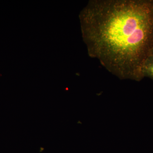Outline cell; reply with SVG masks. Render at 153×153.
<instances>
[{
  "label": "cell",
  "mask_w": 153,
  "mask_h": 153,
  "mask_svg": "<svg viewBox=\"0 0 153 153\" xmlns=\"http://www.w3.org/2000/svg\"><path fill=\"white\" fill-rule=\"evenodd\" d=\"M151 55H153V47L152 49V51H151Z\"/></svg>",
  "instance_id": "obj_3"
},
{
  "label": "cell",
  "mask_w": 153,
  "mask_h": 153,
  "mask_svg": "<svg viewBox=\"0 0 153 153\" xmlns=\"http://www.w3.org/2000/svg\"><path fill=\"white\" fill-rule=\"evenodd\" d=\"M89 56L137 80L153 47V0H91L81 15Z\"/></svg>",
  "instance_id": "obj_1"
},
{
  "label": "cell",
  "mask_w": 153,
  "mask_h": 153,
  "mask_svg": "<svg viewBox=\"0 0 153 153\" xmlns=\"http://www.w3.org/2000/svg\"><path fill=\"white\" fill-rule=\"evenodd\" d=\"M142 72L143 77L146 76L153 80V55H150L145 60Z\"/></svg>",
  "instance_id": "obj_2"
}]
</instances>
